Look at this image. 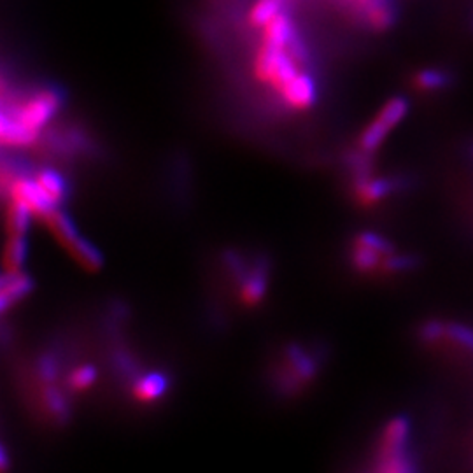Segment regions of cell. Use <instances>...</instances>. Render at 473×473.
<instances>
[{
	"label": "cell",
	"mask_w": 473,
	"mask_h": 473,
	"mask_svg": "<svg viewBox=\"0 0 473 473\" xmlns=\"http://www.w3.org/2000/svg\"><path fill=\"white\" fill-rule=\"evenodd\" d=\"M307 63V51L301 41L288 47L259 43L253 60L255 78L277 93L286 87Z\"/></svg>",
	"instance_id": "6da1fadb"
},
{
	"label": "cell",
	"mask_w": 473,
	"mask_h": 473,
	"mask_svg": "<svg viewBox=\"0 0 473 473\" xmlns=\"http://www.w3.org/2000/svg\"><path fill=\"white\" fill-rule=\"evenodd\" d=\"M58 107L60 95L55 89H41L30 97L13 100V109L4 106L2 114L38 139L39 131L51 122Z\"/></svg>",
	"instance_id": "7a4b0ae2"
},
{
	"label": "cell",
	"mask_w": 473,
	"mask_h": 473,
	"mask_svg": "<svg viewBox=\"0 0 473 473\" xmlns=\"http://www.w3.org/2000/svg\"><path fill=\"white\" fill-rule=\"evenodd\" d=\"M409 442V421L403 418L393 419L381 438L379 449V470L386 473L412 472L410 458L407 454Z\"/></svg>",
	"instance_id": "3957f363"
},
{
	"label": "cell",
	"mask_w": 473,
	"mask_h": 473,
	"mask_svg": "<svg viewBox=\"0 0 473 473\" xmlns=\"http://www.w3.org/2000/svg\"><path fill=\"white\" fill-rule=\"evenodd\" d=\"M409 102L403 97L389 98L381 107L372 123L365 129L359 137V149L363 153H374L386 140L389 131L398 127V123L407 116Z\"/></svg>",
	"instance_id": "277c9868"
},
{
	"label": "cell",
	"mask_w": 473,
	"mask_h": 473,
	"mask_svg": "<svg viewBox=\"0 0 473 473\" xmlns=\"http://www.w3.org/2000/svg\"><path fill=\"white\" fill-rule=\"evenodd\" d=\"M9 193L13 202L21 204L32 215L43 217L44 221L56 211V206L44 195L36 179H13Z\"/></svg>",
	"instance_id": "5b68a950"
},
{
	"label": "cell",
	"mask_w": 473,
	"mask_h": 473,
	"mask_svg": "<svg viewBox=\"0 0 473 473\" xmlns=\"http://www.w3.org/2000/svg\"><path fill=\"white\" fill-rule=\"evenodd\" d=\"M258 32L259 43L268 44V46L288 47L300 41L297 34V27L288 11L279 13L274 20H270L265 27H261Z\"/></svg>",
	"instance_id": "8992f818"
},
{
	"label": "cell",
	"mask_w": 473,
	"mask_h": 473,
	"mask_svg": "<svg viewBox=\"0 0 473 473\" xmlns=\"http://www.w3.org/2000/svg\"><path fill=\"white\" fill-rule=\"evenodd\" d=\"M279 97L290 109L305 111L312 107L316 102L314 80L300 71L286 87L279 91Z\"/></svg>",
	"instance_id": "52a82bcc"
},
{
	"label": "cell",
	"mask_w": 473,
	"mask_h": 473,
	"mask_svg": "<svg viewBox=\"0 0 473 473\" xmlns=\"http://www.w3.org/2000/svg\"><path fill=\"white\" fill-rule=\"evenodd\" d=\"M394 190V181L374 179L368 173L356 175V195L363 206H374Z\"/></svg>",
	"instance_id": "ba28073f"
},
{
	"label": "cell",
	"mask_w": 473,
	"mask_h": 473,
	"mask_svg": "<svg viewBox=\"0 0 473 473\" xmlns=\"http://www.w3.org/2000/svg\"><path fill=\"white\" fill-rule=\"evenodd\" d=\"M374 32H384L394 23V5L393 0H376L359 20Z\"/></svg>",
	"instance_id": "9c48e42d"
},
{
	"label": "cell",
	"mask_w": 473,
	"mask_h": 473,
	"mask_svg": "<svg viewBox=\"0 0 473 473\" xmlns=\"http://www.w3.org/2000/svg\"><path fill=\"white\" fill-rule=\"evenodd\" d=\"M290 0H255L251 9L248 11L246 21L249 29L259 30L265 27L270 20H274L279 13L286 11Z\"/></svg>",
	"instance_id": "30bf717a"
},
{
	"label": "cell",
	"mask_w": 473,
	"mask_h": 473,
	"mask_svg": "<svg viewBox=\"0 0 473 473\" xmlns=\"http://www.w3.org/2000/svg\"><path fill=\"white\" fill-rule=\"evenodd\" d=\"M32 290V281L20 272H9L2 281V308L25 299Z\"/></svg>",
	"instance_id": "8fae6325"
},
{
	"label": "cell",
	"mask_w": 473,
	"mask_h": 473,
	"mask_svg": "<svg viewBox=\"0 0 473 473\" xmlns=\"http://www.w3.org/2000/svg\"><path fill=\"white\" fill-rule=\"evenodd\" d=\"M167 384L169 383L162 374H149L137 381V384L133 387V394L139 401L149 403V401L158 400L165 393Z\"/></svg>",
	"instance_id": "7c38bea8"
},
{
	"label": "cell",
	"mask_w": 473,
	"mask_h": 473,
	"mask_svg": "<svg viewBox=\"0 0 473 473\" xmlns=\"http://www.w3.org/2000/svg\"><path fill=\"white\" fill-rule=\"evenodd\" d=\"M36 182L39 184V188L43 190L44 195L55 204L58 206L63 198H65V182L60 177V173L51 171V169H44L41 173L36 175Z\"/></svg>",
	"instance_id": "4fadbf2b"
},
{
	"label": "cell",
	"mask_w": 473,
	"mask_h": 473,
	"mask_svg": "<svg viewBox=\"0 0 473 473\" xmlns=\"http://www.w3.org/2000/svg\"><path fill=\"white\" fill-rule=\"evenodd\" d=\"M451 76L442 69H423L414 76V85L421 91H438L449 87Z\"/></svg>",
	"instance_id": "5bb4252c"
},
{
	"label": "cell",
	"mask_w": 473,
	"mask_h": 473,
	"mask_svg": "<svg viewBox=\"0 0 473 473\" xmlns=\"http://www.w3.org/2000/svg\"><path fill=\"white\" fill-rule=\"evenodd\" d=\"M46 221H47L49 228L53 230V233H55V235L60 239V242L65 244L67 248H69L72 242H76V241L80 239V235H78V232H76L72 221H71L67 215H63V213L55 211V213L49 215Z\"/></svg>",
	"instance_id": "9a60e30c"
},
{
	"label": "cell",
	"mask_w": 473,
	"mask_h": 473,
	"mask_svg": "<svg viewBox=\"0 0 473 473\" xmlns=\"http://www.w3.org/2000/svg\"><path fill=\"white\" fill-rule=\"evenodd\" d=\"M384 253L363 246V244H354V251H352V265L359 270V272H372L376 270L379 265H383L384 261Z\"/></svg>",
	"instance_id": "2e32d148"
},
{
	"label": "cell",
	"mask_w": 473,
	"mask_h": 473,
	"mask_svg": "<svg viewBox=\"0 0 473 473\" xmlns=\"http://www.w3.org/2000/svg\"><path fill=\"white\" fill-rule=\"evenodd\" d=\"M69 249H71L72 257L78 259L88 270H98L100 268V265H102L100 253L89 242L83 241L81 237L76 242H72L69 246Z\"/></svg>",
	"instance_id": "e0dca14e"
},
{
	"label": "cell",
	"mask_w": 473,
	"mask_h": 473,
	"mask_svg": "<svg viewBox=\"0 0 473 473\" xmlns=\"http://www.w3.org/2000/svg\"><path fill=\"white\" fill-rule=\"evenodd\" d=\"M266 290V279L265 274L261 270H257L253 275H249L244 284H242V291H241V299L246 305H257Z\"/></svg>",
	"instance_id": "ac0fdd59"
},
{
	"label": "cell",
	"mask_w": 473,
	"mask_h": 473,
	"mask_svg": "<svg viewBox=\"0 0 473 473\" xmlns=\"http://www.w3.org/2000/svg\"><path fill=\"white\" fill-rule=\"evenodd\" d=\"M27 258V241L25 235H11V241L7 244L5 251V263L9 272H20L21 265Z\"/></svg>",
	"instance_id": "d6986e66"
},
{
	"label": "cell",
	"mask_w": 473,
	"mask_h": 473,
	"mask_svg": "<svg viewBox=\"0 0 473 473\" xmlns=\"http://www.w3.org/2000/svg\"><path fill=\"white\" fill-rule=\"evenodd\" d=\"M445 339L473 354V326L465 323H445Z\"/></svg>",
	"instance_id": "ffe728a7"
},
{
	"label": "cell",
	"mask_w": 473,
	"mask_h": 473,
	"mask_svg": "<svg viewBox=\"0 0 473 473\" xmlns=\"http://www.w3.org/2000/svg\"><path fill=\"white\" fill-rule=\"evenodd\" d=\"M30 215H34L27 207H23L18 202H13L11 209H9V217H7L9 233L11 235H27L29 224H30Z\"/></svg>",
	"instance_id": "44dd1931"
},
{
	"label": "cell",
	"mask_w": 473,
	"mask_h": 473,
	"mask_svg": "<svg viewBox=\"0 0 473 473\" xmlns=\"http://www.w3.org/2000/svg\"><path fill=\"white\" fill-rule=\"evenodd\" d=\"M97 381V370L91 365H83L72 372L69 377V386L74 391H85Z\"/></svg>",
	"instance_id": "7402d4cb"
},
{
	"label": "cell",
	"mask_w": 473,
	"mask_h": 473,
	"mask_svg": "<svg viewBox=\"0 0 473 473\" xmlns=\"http://www.w3.org/2000/svg\"><path fill=\"white\" fill-rule=\"evenodd\" d=\"M44 403H46L47 410L56 418H63L67 414V403L56 389H47L44 393Z\"/></svg>",
	"instance_id": "603a6c76"
},
{
	"label": "cell",
	"mask_w": 473,
	"mask_h": 473,
	"mask_svg": "<svg viewBox=\"0 0 473 473\" xmlns=\"http://www.w3.org/2000/svg\"><path fill=\"white\" fill-rule=\"evenodd\" d=\"M421 339L427 344H435L445 339V323L442 321H428L421 328Z\"/></svg>",
	"instance_id": "cb8c5ba5"
},
{
	"label": "cell",
	"mask_w": 473,
	"mask_h": 473,
	"mask_svg": "<svg viewBox=\"0 0 473 473\" xmlns=\"http://www.w3.org/2000/svg\"><path fill=\"white\" fill-rule=\"evenodd\" d=\"M354 244H363V246H368V248H374L384 255L391 253V244L387 242L384 237L377 235V233H361L356 237Z\"/></svg>",
	"instance_id": "d4e9b609"
},
{
	"label": "cell",
	"mask_w": 473,
	"mask_h": 473,
	"mask_svg": "<svg viewBox=\"0 0 473 473\" xmlns=\"http://www.w3.org/2000/svg\"><path fill=\"white\" fill-rule=\"evenodd\" d=\"M416 265V259L410 257H387L383 261V268L384 272L389 274H400V272H407Z\"/></svg>",
	"instance_id": "484cf974"
},
{
	"label": "cell",
	"mask_w": 473,
	"mask_h": 473,
	"mask_svg": "<svg viewBox=\"0 0 473 473\" xmlns=\"http://www.w3.org/2000/svg\"><path fill=\"white\" fill-rule=\"evenodd\" d=\"M344 2L345 5L356 14V18L358 20H361V16H363V13L376 2V0H342Z\"/></svg>",
	"instance_id": "4316f807"
}]
</instances>
